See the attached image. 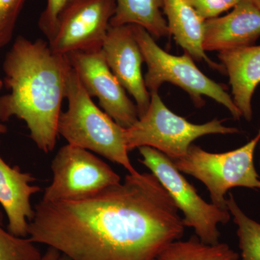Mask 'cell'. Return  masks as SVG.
I'll return each instance as SVG.
<instances>
[{"label": "cell", "instance_id": "cell-1", "mask_svg": "<svg viewBox=\"0 0 260 260\" xmlns=\"http://www.w3.org/2000/svg\"><path fill=\"white\" fill-rule=\"evenodd\" d=\"M179 210L153 174H129L87 199L41 200L28 237L70 260H155L184 235Z\"/></svg>", "mask_w": 260, "mask_h": 260}, {"label": "cell", "instance_id": "cell-2", "mask_svg": "<svg viewBox=\"0 0 260 260\" xmlns=\"http://www.w3.org/2000/svg\"><path fill=\"white\" fill-rule=\"evenodd\" d=\"M71 69L68 55L53 52L49 42L17 38L3 61L10 93L0 97V121L16 116L39 150L53 151Z\"/></svg>", "mask_w": 260, "mask_h": 260}, {"label": "cell", "instance_id": "cell-3", "mask_svg": "<svg viewBox=\"0 0 260 260\" xmlns=\"http://www.w3.org/2000/svg\"><path fill=\"white\" fill-rule=\"evenodd\" d=\"M68 108L61 112L58 134L68 144L99 154L122 166L130 174H138L130 161L125 129L94 104L72 68L68 78Z\"/></svg>", "mask_w": 260, "mask_h": 260}, {"label": "cell", "instance_id": "cell-4", "mask_svg": "<svg viewBox=\"0 0 260 260\" xmlns=\"http://www.w3.org/2000/svg\"><path fill=\"white\" fill-rule=\"evenodd\" d=\"M132 27L148 67L144 80L150 93L158 92L162 84L168 82L185 90L197 107L204 106L203 96L209 97L226 108L234 119L240 120L242 114L230 94L220 84L202 73L189 54L172 55L159 47L145 29L136 25Z\"/></svg>", "mask_w": 260, "mask_h": 260}, {"label": "cell", "instance_id": "cell-5", "mask_svg": "<svg viewBox=\"0 0 260 260\" xmlns=\"http://www.w3.org/2000/svg\"><path fill=\"white\" fill-rule=\"evenodd\" d=\"M223 120L215 119L195 124L172 112L158 92L150 93L148 111L130 127L125 129L128 151L148 146L155 149L173 161L185 156L195 140L205 135L237 134L235 127L223 125Z\"/></svg>", "mask_w": 260, "mask_h": 260}, {"label": "cell", "instance_id": "cell-6", "mask_svg": "<svg viewBox=\"0 0 260 260\" xmlns=\"http://www.w3.org/2000/svg\"><path fill=\"white\" fill-rule=\"evenodd\" d=\"M259 141L260 129L249 143L225 153H210L191 145L185 156L173 162L179 172L192 176L205 184L211 203L229 210L225 197L232 188L260 189V178L254 162Z\"/></svg>", "mask_w": 260, "mask_h": 260}, {"label": "cell", "instance_id": "cell-7", "mask_svg": "<svg viewBox=\"0 0 260 260\" xmlns=\"http://www.w3.org/2000/svg\"><path fill=\"white\" fill-rule=\"evenodd\" d=\"M138 149L142 155L139 161L150 169L172 197L184 215V226L192 228L197 237L204 244H218V225L230 220L229 210L205 202L167 155L150 147Z\"/></svg>", "mask_w": 260, "mask_h": 260}, {"label": "cell", "instance_id": "cell-8", "mask_svg": "<svg viewBox=\"0 0 260 260\" xmlns=\"http://www.w3.org/2000/svg\"><path fill=\"white\" fill-rule=\"evenodd\" d=\"M53 179L42 201H78L121 183L114 170L85 149L68 144L61 147L51 162Z\"/></svg>", "mask_w": 260, "mask_h": 260}, {"label": "cell", "instance_id": "cell-9", "mask_svg": "<svg viewBox=\"0 0 260 260\" xmlns=\"http://www.w3.org/2000/svg\"><path fill=\"white\" fill-rule=\"evenodd\" d=\"M116 0H69L61 12L49 47L56 54L102 51Z\"/></svg>", "mask_w": 260, "mask_h": 260}, {"label": "cell", "instance_id": "cell-10", "mask_svg": "<svg viewBox=\"0 0 260 260\" xmlns=\"http://www.w3.org/2000/svg\"><path fill=\"white\" fill-rule=\"evenodd\" d=\"M67 55L85 91L99 99L104 112L119 125L127 129L139 119L136 104L111 71L102 51H73Z\"/></svg>", "mask_w": 260, "mask_h": 260}, {"label": "cell", "instance_id": "cell-11", "mask_svg": "<svg viewBox=\"0 0 260 260\" xmlns=\"http://www.w3.org/2000/svg\"><path fill=\"white\" fill-rule=\"evenodd\" d=\"M102 52L113 74L134 98L138 116L142 117L150 106V93L142 73L143 54L132 25H109Z\"/></svg>", "mask_w": 260, "mask_h": 260}, {"label": "cell", "instance_id": "cell-12", "mask_svg": "<svg viewBox=\"0 0 260 260\" xmlns=\"http://www.w3.org/2000/svg\"><path fill=\"white\" fill-rule=\"evenodd\" d=\"M260 38V10L242 0L229 14L205 20V51L234 50L254 45Z\"/></svg>", "mask_w": 260, "mask_h": 260}, {"label": "cell", "instance_id": "cell-13", "mask_svg": "<svg viewBox=\"0 0 260 260\" xmlns=\"http://www.w3.org/2000/svg\"><path fill=\"white\" fill-rule=\"evenodd\" d=\"M35 177L12 167L0 155V205L8 219V232L18 237H28L29 222L34 215L30 198L42 191L32 185Z\"/></svg>", "mask_w": 260, "mask_h": 260}, {"label": "cell", "instance_id": "cell-14", "mask_svg": "<svg viewBox=\"0 0 260 260\" xmlns=\"http://www.w3.org/2000/svg\"><path fill=\"white\" fill-rule=\"evenodd\" d=\"M229 77L234 104L246 121L252 119L251 99L260 84V45L219 52Z\"/></svg>", "mask_w": 260, "mask_h": 260}, {"label": "cell", "instance_id": "cell-15", "mask_svg": "<svg viewBox=\"0 0 260 260\" xmlns=\"http://www.w3.org/2000/svg\"><path fill=\"white\" fill-rule=\"evenodd\" d=\"M162 10L167 17L170 34L176 42L197 61H205L214 70H223V65L214 62L203 48L204 19L201 18L187 0H164Z\"/></svg>", "mask_w": 260, "mask_h": 260}, {"label": "cell", "instance_id": "cell-16", "mask_svg": "<svg viewBox=\"0 0 260 260\" xmlns=\"http://www.w3.org/2000/svg\"><path fill=\"white\" fill-rule=\"evenodd\" d=\"M164 0H116V10L110 21L112 26L136 25L154 38L170 35L167 20L162 16Z\"/></svg>", "mask_w": 260, "mask_h": 260}, {"label": "cell", "instance_id": "cell-17", "mask_svg": "<svg viewBox=\"0 0 260 260\" xmlns=\"http://www.w3.org/2000/svg\"><path fill=\"white\" fill-rule=\"evenodd\" d=\"M240 255L224 243L206 244L198 237L174 241L155 260H239Z\"/></svg>", "mask_w": 260, "mask_h": 260}, {"label": "cell", "instance_id": "cell-18", "mask_svg": "<svg viewBox=\"0 0 260 260\" xmlns=\"http://www.w3.org/2000/svg\"><path fill=\"white\" fill-rule=\"evenodd\" d=\"M227 208L237 226L241 260H260V223L246 215L231 192Z\"/></svg>", "mask_w": 260, "mask_h": 260}, {"label": "cell", "instance_id": "cell-19", "mask_svg": "<svg viewBox=\"0 0 260 260\" xmlns=\"http://www.w3.org/2000/svg\"><path fill=\"white\" fill-rule=\"evenodd\" d=\"M28 237L13 235L3 227L0 210V260H40L43 254Z\"/></svg>", "mask_w": 260, "mask_h": 260}, {"label": "cell", "instance_id": "cell-20", "mask_svg": "<svg viewBox=\"0 0 260 260\" xmlns=\"http://www.w3.org/2000/svg\"><path fill=\"white\" fill-rule=\"evenodd\" d=\"M25 0H0V49L12 40Z\"/></svg>", "mask_w": 260, "mask_h": 260}, {"label": "cell", "instance_id": "cell-21", "mask_svg": "<svg viewBox=\"0 0 260 260\" xmlns=\"http://www.w3.org/2000/svg\"><path fill=\"white\" fill-rule=\"evenodd\" d=\"M69 0H47V6L39 19L41 31L50 41L55 34L58 19Z\"/></svg>", "mask_w": 260, "mask_h": 260}, {"label": "cell", "instance_id": "cell-22", "mask_svg": "<svg viewBox=\"0 0 260 260\" xmlns=\"http://www.w3.org/2000/svg\"><path fill=\"white\" fill-rule=\"evenodd\" d=\"M242 0H187L205 20L218 18L224 12L233 9Z\"/></svg>", "mask_w": 260, "mask_h": 260}, {"label": "cell", "instance_id": "cell-23", "mask_svg": "<svg viewBox=\"0 0 260 260\" xmlns=\"http://www.w3.org/2000/svg\"><path fill=\"white\" fill-rule=\"evenodd\" d=\"M40 260H70L61 254L59 251L53 249V248L48 247L47 250L43 254Z\"/></svg>", "mask_w": 260, "mask_h": 260}, {"label": "cell", "instance_id": "cell-24", "mask_svg": "<svg viewBox=\"0 0 260 260\" xmlns=\"http://www.w3.org/2000/svg\"><path fill=\"white\" fill-rule=\"evenodd\" d=\"M251 4L254 5L256 8L260 10V0H248Z\"/></svg>", "mask_w": 260, "mask_h": 260}, {"label": "cell", "instance_id": "cell-25", "mask_svg": "<svg viewBox=\"0 0 260 260\" xmlns=\"http://www.w3.org/2000/svg\"><path fill=\"white\" fill-rule=\"evenodd\" d=\"M6 126L4 125V124L0 121V135L5 134V133H6Z\"/></svg>", "mask_w": 260, "mask_h": 260}, {"label": "cell", "instance_id": "cell-26", "mask_svg": "<svg viewBox=\"0 0 260 260\" xmlns=\"http://www.w3.org/2000/svg\"><path fill=\"white\" fill-rule=\"evenodd\" d=\"M3 85H4V82L0 79V91H1L2 88H3Z\"/></svg>", "mask_w": 260, "mask_h": 260}, {"label": "cell", "instance_id": "cell-27", "mask_svg": "<svg viewBox=\"0 0 260 260\" xmlns=\"http://www.w3.org/2000/svg\"><path fill=\"white\" fill-rule=\"evenodd\" d=\"M259 152H260V141H259ZM259 166H260V160H259Z\"/></svg>", "mask_w": 260, "mask_h": 260}]
</instances>
